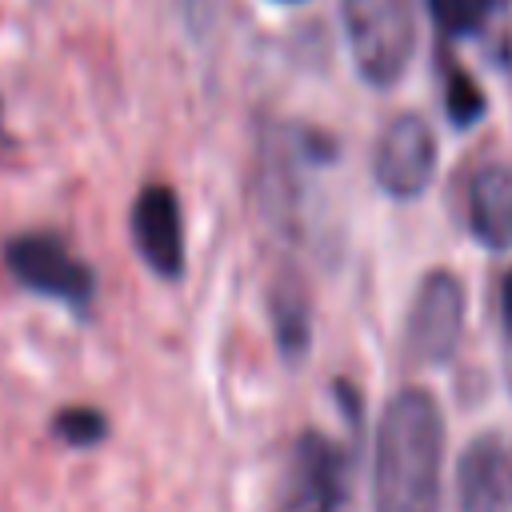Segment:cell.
<instances>
[{
	"mask_svg": "<svg viewBox=\"0 0 512 512\" xmlns=\"http://www.w3.org/2000/svg\"><path fill=\"white\" fill-rule=\"evenodd\" d=\"M448 428L424 388L388 396L372 440V512H440Z\"/></svg>",
	"mask_w": 512,
	"mask_h": 512,
	"instance_id": "1",
	"label": "cell"
},
{
	"mask_svg": "<svg viewBox=\"0 0 512 512\" xmlns=\"http://www.w3.org/2000/svg\"><path fill=\"white\" fill-rule=\"evenodd\" d=\"M344 40L360 80L392 88L416 52V4L412 0H340Z\"/></svg>",
	"mask_w": 512,
	"mask_h": 512,
	"instance_id": "2",
	"label": "cell"
},
{
	"mask_svg": "<svg viewBox=\"0 0 512 512\" xmlns=\"http://www.w3.org/2000/svg\"><path fill=\"white\" fill-rule=\"evenodd\" d=\"M344 488H348L344 448L332 436L308 428L292 440L272 512H340Z\"/></svg>",
	"mask_w": 512,
	"mask_h": 512,
	"instance_id": "3",
	"label": "cell"
},
{
	"mask_svg": "<svg viewBox=\"0 0 512 512\" xmlns=\"http://www.w3.org/2000/svg\"><path fill=\"white\" fill-rule=\"evenodd\" d=\"M4 260L8 272L36 296L60 300L68 308H84L92 300V268L84 260H76L60 236L52 232H20L4 244Z\"/></svg>",
	"mask_w": 512,
	"mask_h": 512,
	"instance_id": "4",
	"label": "cell"
},
{
	"mask_svg": "<svg viewBox=\"0 0 512 512\" xmlns=\"http://www.w3.org/2000/svg\"><path fill=\"white\" fill-rule=\"evenodd\" d=\"M464 284L456 272L448 268H432L424 272L412 308H408V324H404V348L416 364H444L452 360L460 332H464Z\"/></svg>",
	"mask_w": 512,
	"mask_h": 512,
	"instance_id": "5",
	"label": "cell"
},
{
	"mask_svg": "<svg viewBox=\"0 0 512 512\" xmlns=\"http://www.w3.org/2000/svg\"><path fill=\"white\" fill-rule=\"evenodd\" d=\"M372 176L380 192L392 200H416L432 176H436V136L424 116L400 112L384 124L376 152H372Z\"/></svg>",
	"mask_w": 512,
	"mask_h": 512,
	"instance_id": "6",
	"label": "cell"
},
{
	"mask_svg": "<svg viewBox=\"0 0 512 512\" xmlns=\"http://www.w3.org/2000/svg\"><path fill=\"white\" fill-rule=\"evenodd\" d=\"M132 244L140 260L160 280L184 276V224H180V200L168 184L140 188L132 204Z\"/></svg>",
	"mask_w": 512,
	"mask_h": 512,
	"instance_id": "7",
	"label": "cell"
},
{
	"mask_svg": "<svg viewBox=\"0 0 512 512\" xmlns=\"http://www.w3.org/2000/svg\"><path fill=\"white\" fill-rule=\"evenodd\" d=\"M512 504V452L500 432H480L456 460L460 512H508Z\"/></svg>",
	"mask_w": 512,
	"mask_h": 512,
	"instance_id": "8",
	"label": "cell"
},
{
	"mask_svg": "<svg viewBox=\"0 0 512 512\" xmlns=\"http://www.w3.org/2000/svg\"><path fill=\"white\" fill-rule=\"evenodd\" d=\"M468 232L488 252L512 248V168L480 164L468 180Z\"/></svg>",
	"mask_w": 512,
	"mask_h": 512,
	"instance_id": "9",
	"label": "cell"
},
{
	"mask_svg": "<svg viewBox=\"0 0 512 512\" xmlns=\"http://www.w3.org/2000/svg\"><path fill=\"white\" fill-rule=\"evenodd\" d=\"M268 316H272V336L276 348L288 364L308 360L312 348V304H308V288L300 276L280 272L268 288Z\"/></svg>",
	"mask_w": 512,
	"mask_h": 512,
	"instance_id": "10",
	"label": "cell"
},
{
	"mask_svg": "<svg viewBox=\"0 0 512 512\" xmlns=\"http://www.w3.org/2000/svg\"><path fill=\"white\" fill-rule=\"evenodd\" d=\"M52 432L68 444V448H92L108 436V420L96 408H60L52 420Z\"/></svg>",
	"mask_w": 512,
	"mask_h": 512,
	"instance_id": "11",
	"label": "cell"
},
{
	"mask_svg": "<svg viewBox=\"0 0 512 512\" xmlns=\"http://www.w3.org/2000/svg\"><path fill=\"white\" fill-rule=\"evenodd\" d=\"M428 12H432V20H436L444 32L468 36V32H476V28L488 20L492 0H428Z\"/></svg>",
	"mask_w": 512,
	"mask_h": 512,
	"instance_id": "12",
	"label": "cell"
},
{
	"mask_svg": "<svg viewBox=\"0 0 512 512\" xmlns=\"http://www.w3.org/2000/svg\"><path fill=\"white\" fill-rule=\"evenodd\" d=\"M444 104H448V120H452L456 128H472V124L484 116V92L476 88V80H472L468 72H452V76H448V96H444Z\"/></svg>",
	"mask_w": 512,
	"mask_h": 512,
	"instance_id": "13",
	"label": "cell"
},
{
	"mask_svg": "<svg viewBox=\"0 0 512 512\" xmlns=\"http://www.w3.org/2000/svg\"><path fill=\"white\" fill-rule=\"evenodd\" d=\"M500 332H504V372H508V388H512V272L500 284Z\"/></svg>",
	"mask_w": 512,
	"mask_h": 512,
	"instance_id": "14",
	"label": "cell"
},
{
	"mask_svg": "<svg viewBox=\"0 0 512 512\" xmlns=\"http://www.w3.org/2000/svg\"><path fill=\"white\" fill-rule=\"evenodd\" d=\"M280 4H304V0H280Z\"/></svg>",
	"mask_w": 512,
	"mask_h": 512,
	"instance_id": "15",
	"label": "cell"
}]
</instances>
